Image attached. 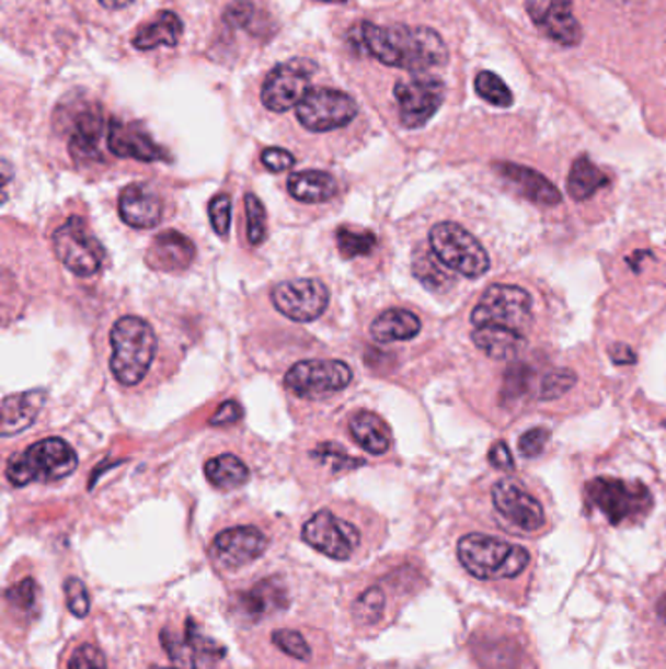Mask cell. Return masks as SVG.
<instances>
[{
	"label": "cell",
	"mask_w": 666,
	"mask_h": 669,
	"mask_svg": "<svg viewBox=\"0 0 666 669\" xmlns=\"http://www.w3.org/2000/svg\"><path fill=\"white\" fill-rule=\"evenodd\" d=\"M352 36L366 54L397 69L423 72L448 61V47L433 27L376 26L361 22Z\"/></svg>",
	"instance_id": "cell-1"
},
{
	"label": "cell",
	"mask_w": 666,
	"mask_h": 669,
	"mask_svg": "<svg viewBox=\"0 0 666 669\" xmlns=\"http://www.w3.org/2000/svg\"><path fill=\"white\" fill-rule=\"evenodd\" d=\"M110 371L114 378L124 386L141 384L157 354V334L151 324L141 317H122L110 331Z\"/></svg>",
	"instance_id": "cell-2"
},
{
	"label": "cell",
	"mask_w": 666,
	"mask_h": 669,
	"mask_svg": "<svg viewBox=\"0 0 666 669\" xmlns=\"http://www.w3.org/2000/svg\"><path fill=\"white\" fill-rule=\"evenodd\" d=\"M458 558L473 578L491 581L520 576L530 564V552L496 536L471 533L461 536Z\"/></svg>",
	"instance_id": "cell-3"
},
{
	"label": "cell",
	"mask_w": 666,
	"mask_h": 669,
	"mask_svg": "<svg viewBox=\"0 0 666 669\" xmlns=\"http://www.w3.org/2000/svg\"><path fill=\"white\" fill-rule=\"evenodd\" d=\"M79 466V456L64 439H44L24 453L10 456L7 478L12 486L24 488L32 481H57L71 476Z\"/></svg>",
	"instance_id": "cell-4"
},
{
	"label": "cell",
	"mask_w": 666,
	"mask_h": 669,
	"mask_svg": "<svg viewBox=\"0 0 666 669\" xmlns=\"http://www.w3.org/2000/svg\"><path fill=\"white\" fill-rule=\"evenodd\" d=\"M586 496L613 526L640 521L653 506L651 491L640 481L631 484L623 479L596 478L586 484Z\"/></svg>",
	"instance_id": "cell-5"
},
{
	"label": "cell",
	"mask_w": 666,
	"mask_h": 669,
	"mask_svg": "<svg viewBox=\"0 0 666 669\" xmlns=\"http://www.w3.org/2000/svg\"><path fill=\"white\" fill-rule=\"evenodd\" d=\"M430 249L446 269L468 279L483 276L491 267L485 247L453 222H441L430 229Z\"/></svg>",
	"instance_id": "cell-6"
},
{
	"label": "cell",
	"mask_w": 666,
	"mask_h": 669,
	"mask_svg": "<svg viewBox=\"0 0 666 669\" xmlns=\"http://www.w3.org/2000/svg\"><path fill=\"white\" fill-rule=\"evenodd\" d=\"M475 327L498 326L523 333L531 324V296L513 284H493L471 314Z\"/></svg>",
	"instance_id": "cell-7"
},
{
	"label": "cell",
	"mask_w": 666,
	"mask_h": 669,
	"mask_svg": "<svg viewBox=\"0 0 666 669\" xmlns=\"http://www.w3.org/2000/svg\"><path fill=\"white\" fill-rule=\"evenodd\" d=\"M352 368L343 361H301L289 368L284 384L301 399H323L348 388Z\"/></svg>",
	"instance_id": "cell-8"
},
{
	"label": "cell",
	"mask_w": 666,
	"mask_h": 669,
	"mask_svg": "<svg viewBox=\"0 0 666 669\" xmlns=\"http://www.w3.org/2000/svg\"><path fill=\"white\" fill-rule=\"evenodd\" d=\"M57 259L77 276H94L104 263V247L84 226L81 217L67 219L54 234Z\"/></svg>",
	"instance_id": "cell-9"
},
{
	"label": "cell",
	"mask_w": 666,
	"mask_h": 669,
	"mask_svg": "<svg viewBox=\"0 0 666 669\" xmlns=\"http://www.w3.org/2000/svg\"><path fill=\"white\" fill-rule=\"evenodd\" d=\"M296 114L299 124L306 129L323 134L348 126L352 120L358 116V104L346 92L334 89H311L307 92L306 99L299 102Z\"/></svg>",
	"instance_id": "cell-10"
},
{
	"label": "cell",
	"mask_w": 666,
	"mask_h": 669,
	"mask_svg": "<svg viewBox=\"0 0 666 669\" xmlns=\"http://www.w3.org/2000/svg\"><path fill=\"white\" fill-rule=\"evenodd\" d=\"M303 541L311 548L333 560H351L360 548V531L343 517L334 515L329 509L317 511L303 525Z\"/></svg>",
	"instance_id": "cell-11"
},
{
	"label": "cell",
	"mask_w": 666,
	"mask_h": 669,
	"mask_svg": "<svg viewBox=\"0 0 666 669\" xmlns=\"http://www.w3.org/2000/svg\"><path fill=\"white\" fill-rule=\"evenodd\" d=\"M315 69V64L309 59H291L274 67L262 84V104L272 112L298 109L299 102L311 91V77Z\"/></svg>",
	"instance_id": "cell-12"
},
{
	"label": "cell",
	"mask_w": 666,
	"mask_h": 669,
	"mask_svg": "<svg viewBox=\"0 0 666 669\" xmlns=\"http://www.w3.org/2000/svg\"><path fill=\"white\" fill-rule=\"evenodd\" d=\"M395 100L399 104V118L409 129L423 127L444 102L446 87L436 77H413L395 84Z\"/></svg>",
	"instance_id": "cell-13"
},
{
	"label": "cell",
	"mask_w": 666,
	"mask_h": 669,
	"mask_svg": "<svg viewBox=\"0 0 666 669\" xmlns=\"http://www.w3.org/2000/svg\"><path fill=\"white\" fill-rule=\"evenodd\" d=\"M329 288L317 279L282 282L272 290V304L291 321H315L329 308Z\"/></svg>",
	"instance_id": "cell-14"
},
{
	"label": "cell",
	"mask_w": 666,
	"mask_h": 669,
	"mask_svg": "<svg viewBox=\"0 0 666 669\" xmlns=\"http://www.w3.org/2000/svg\"><path fill=\"white\" fill-rule=\"evenodd\" d=\"M493 506L498 515L523 533H538L546 525L540 501L513 479H501L493 488Z\"/></svg>",
	"instance_id": "cell-15"
},
{
	"label": "cell",
	"mask_w": 666,
	"mask_h": 669,
	"mask_svg": "<svg viewBox=\"0 0 666 669\" xmlns=\"http://www.w3.org/2000/svg\"><path fill=\"white\" fill-rule=\"evenodd\" d=\"M268 548V538L256 526H233L219 533L211 546V554L217 564L227 570L243 568L251 562L259 560Z\"/></svg>",
	"instance_id": "cell-16"
},
{
	"label": "cell",
	"mask_w": 666,
	"mask_h": 669,
	"mask_svg": "<svg viewBox=\"0 0 666 669\" xmlns=\"http://www.w3.org/2000/svg\"><path fill=\"white\" fill-rule=\"evenodd\" d=\"M531 20L559 46L575 47L583 39V30L573 14V0H550L546 7L528 4Z\"/></svg>",
	"instance_id": "cell-17"
},
{
	"label": "cell",
	"mask_w": 666,
	"mask_h": 669,
	"mask_svg": "<svg viewBox=\"0 0 666 669\" xmlns=\"http://www.w3.org/2000/svg\"><path fill=\"white\" fill-rule=\"evenodd\" d=\"M108 149L122 159H136L145 163L164 159L161 147L154 144L147 132L137 124H124L119 120L110 122Z\"/></svg>",
	"instance_id": "cell-18"
},
{
	"label": "cell",
	"mask_w": 666,
	"mask_h": 669,
	"mask_svg": "<svg viewBox=\"0 0 666 669\" xmlns=\"http://www.w3.org/2000/svg\"><path fill=\"white\" fill-rule=\"evenodd\" d=\"M119 216L127 226L151 229L161 224V199L147 184H129L119 196Z\"/></svg>",
	"instance_id": "cell-19"
},
{
	"label": "cell",
	"mask_w": 666,
	"mask_h": 669,
	"mask_svg": "<svg viewBox=\"0 0 666 669\" xmlns=\"http://www.w3.org/2000/svg\"><path fill=\"white\" fill-rule=\"evenodd\" d=\"M196 257V247L179 231H162L147 251V263L157 271H186Z\"/></svg>",
	"instance_id": "cell-20"
},
{
	"label": "cell",
	"mask_w": 666,
	"mask_h": 669,
	"mask_svg": "<svg viewBox=\"0 0 666 669\" xmlns=\"http://www.w3.org/2000/svg\"><path fill=\"white\" fill-rule=\"evenodd\" d=\"M496 172L505 181L514 184V189L524 194L526 199L540 204V206H558L561 194L543 174L533 171L530 167L516 163H496Z\"/></svg>",
	"instance_id": "cell-21"
},
{
	"label": "cell",
	"mask_w": 666,
	"mask_h": 669,
	"mask_svg": "<svg viewBox=\"0 0 666 669\" xmlns=\"http://www.w3.org/2000/svg\"><path fill=\"white\" fill-rule=\"evenodd\" d=\"M44 389H32L24 394H14L2 401V436L22 433L36 421L37 413L46 404Z\"/></svg>",
	"instance_id": "cell-22"
},
{
	"label": "cell",
	"mask_w": 666,
	"mask_h": 669,
	"mask_svg": "<svg viewBox=\"0 0 666 669\" xmlns=\"http://www.w3.org/2000/svg\"><path fill=\"white\" fill-rule=\"evenodd\" d=\"M423 324L413 311L409 309L393 308L383 311L381 316L374 319L369 327V334L378 343H395V341H409L421 333Z\"/></svg>",
	"instance_id": "cell-23"
},
{
	"label": "cell",
	"mask_w": 666,
	"mask_h": 669,
	"mask_svg": "<svg viewBox=\"0 0 666 669\" xmlns=\"http://www.w3.org/2000/svg\"><path fill=\"white\" fill-rule=\"evenodd\" d=\"M351 433L366 453L376 456L388 453L393 443V434L388 423L371 411H358L352 416Z\"/></svg>",
	"instance_id": "cell-24"
},
{
	"label": "cell",
	"mask_w": 666,
	"mask_h": 669,
	"mask_svg": "<svg viewBox=\"0 0 666 669\" xmlns=\"http://www.w3.org/2000/svg\"><path fill=\"white\" fill-rule=\"evenodd\" d=\"M471 339L478 349L495 361L513 359L526 344L523 333L498 326L475 327Z\"/></svg>",
	"instance_id": "cell-25"
},
{
	"label": "cell",
	"mask_w": 666,
	"mask_h": 669,
	"mask_svg": "<svg viewBox=\"0 0 666 669\" xmlns=\"http://www.w3.org/2000/svg\"><path fill=\"white\" fill-rule=\"evenodd\" d=\"M184 24L174 12H161L153 22L139 27L134 37V47L151 52L154 47H174L181 42Z\"/></svg>",
	"instance_id": "cell-26"
},
{
	"label": "cell",
	"mask_w": 666,
	"mask_h": 669,
	"mask_svg": "<svg viewBox=\"0 0 666 669\" xmlns=\"http://www.w3.org/2000/svg\"><path fill=\"white\" fill-rule=\"evenodd\" d=\"M338 191L333 174L324 171L294 172L289 177L288 192L303 204H321L334 199Z\"/></svg>",
	"instance_id": "cell-27"
},
{
	"label": "cell",
	"mask_w": 666,
	"mask_h": 669,
	"mask_svg": "<svg viewBox=\"0 0 666 669\" xmlns=\"http://www.w3.org/2000/svg\"><path fill=\"white\" fill-rule=\"evenodd\" d=\"M284 605H286V588L278 578L264 579L251 591H244L239 599V606L251 619L271 615Z\"/></svg>",
	"instance_id": "cell-28"
},
{
	"label": "cell",
	"mask_w": 666,
	"mask_h": 669,
	"mask_svg": "<svg viewBox=\"0 0 666 669\" xmlns=\"http://www.w3.org/2000/svg\"><path fill=\"white\" fill-rule=\"evenodd\" d=\"M104 132V120L100 110H84L81 112L71 134V154L74 159H94L99 157L100 137Z\"/></svg>",
	"instance_id": "cell-29"
},
{
	"label": "cell",
	"mask_w": 666,
	"mask_h": 669,
	"mask_svg": "<svg viewBox=\"0 0 666 669\" xmlns=\"http://www.w3.org/2000/svg\"><path fill=\"white\" fill-rule=\"evenodd\" d=\"M204 472L207 481L221 491L241 488L251 478V470L246 468V464L234 454H221L207 461Z\"/></svg>",
	"instance_id": "cell-30"
},
{
	"label": "cell",
	"mask_w": 666,
	"mask_h": 669,
	"mask_svg": "<svg viewBox=\"0 0 666 669\" xmlns=\"http://www.w3.org/2000/svg\"><path fill=\"white\" fill-rule=\"evenodd\" d=\"M610 184V179L588 157H578L569 172L567 191L576 202L593 199Z\"/></svg>",
	"instance_id": "cell-31"
},
{
	"label": "cell",
	"mask_w": 666,
	"mask_h": 669,
	"mask_svg": "<svg viewBox=\"0 0 666 669\" xmlns=\"http://www.w3.org/2000/svg\"><path fill=\"white\" fill-rule=\"evenodd\" d=\"M414 276L423 282L428 290H444L453 284V276L444 269L438 257L430 251H418L413 259Z\"/></svg>",
	"instance_id": "cell-32"
},
{
	"label": "cell",
	"mask_w": 666,
	"mask_h": 669,
	"mask_svg": "<svg viewBox=\"0 0 666 669\" xmlns=\"http://www.w3.org/2000/svg\"><path fill=\"white\" fill-rule=\"evenodd\" d=\"M336 243H338V251L344 259H354V257L371 253L374 247L378 245V237L374 236L371 231H364V229L341 227L336 231Z\"/></svg>",
	"instance_id": "cell-33"
},
{
	"label": "cell",
	"mask_w": 666,
	"mask_h": 669,
	"mask_svg": "<svg viewBox=\"0 0 666 669\" xmlns=\"http://www.w3.org/2000/svg\"><path fill=\"white\" fill-rule=\"evenodd\" d=\"M386 611V593L379 588H369L361 593L360 598L356 599L352 615L354 621L361 626L369 624H378Z\"/></svg>",
	"instance_id": "cell-34"
},
{
	"label": "cell",
	"mask_w": 666,
	"mask_h": 669,
	"mask_svg": "<svg viewBox=\"0 0 666 669\" xmlns=\"http://www.w3.org/2000/svg\"><path fill=\"white\" fill-rule=\"evenodd\" d=\"M475 91L481 99L498 109H508L513 104V92L506 87V82L491 71H481L475 79Z\"/></svg>",
	"instance_id": "cell-35"
},
{
	"label": "cell",
	"mask_w": 666,
	"mask_h": 669,
	"mask_svg": "<svg viewBox=\"0 0 666 669\" xmlns=\"http://www.w3.org/2000/svg\"><path fill=\"white\" fill-rule=\"evenodd\" d=\"M244 208H246V237L249 243L259 247L266 239V209L262 206L261 200L256 194L244 196Z\"/></svg>",
	"instance_id": "cell-36"
},
{
	"label": "cell",
	"mask_w": 666,
	"mask_h": 669,
	"mask_svg": "<svg viewBox=\"0 0 666 669\" xmlns=\"http://www.w3.org/2000/svg\"><path fill=\"white\" fill-rule=\"evenodd\" d=\"M575 382L576 374L573 371H569V368H558V371L550 372L541 381L540 399H543V401L559 399L575 386Z\"/></svg>",
	"instance_id": "cell-37"
},
{
	"label": "cell",
	"mask_w": 666,
	"mask_h": 669,
	"mask_svg": "<svg viewBox=\"0 0 666 669\" xmlns=\"http://www.w3.org/2000/svg\"><path fill=\"white\" fill-rule=\"evenodd\" d=\"M272 643L278 646L279 650L288 654L296 660H309L311 648L307 644L306 638L298 631H289V628H278L272 633Z\"/></svg>",
	"instance_id": "cell-38"
},
{
	"label": "cell",
	"mask_w": 666,
	"mask_h": 669,
	"mask_svg": "<svg viewBox=\"0 0 666 669\" xmlns=\"http://www.w3.org/2000/svg\"><path fill=\"white\" fill-rule=\"evenodd\" d=\"M64 589L67 606H69L72 615L84 619L91 613V598H89V591H87V586L82 583V579H65Z\"/></svg>",
	"instance_id": "cell-39"
},
{
	"label": "cell",
	"mask_w": 666,
	"mask_h": 669,
	"mask_svg": "<svg viewBox=\"0 0 666 669\" xmlns=\"http://www.w3.org/2000/svg\"><path fill=\"white\" fill-rule=\"evenodd\" d=\"M69 669H108V661L99 646L82 644L72 654Z\"/></svg>",
	"instance_id": "cell-40"
},
{
	"label": "cell",
	"mask_w": 666,
	"mask_h": 669,
	"mask_svg": "<svg viewBox=\"0 0 666 669\" xmlns=\"http://www.w3.org/2000/svg\"><path fill=\"white\" fill-rule=\"evenodd\" d=\"M209 219L217 236L227 237L231 227V199L227 194H217L209 202Z\"/></svg>",
	"instance_id": "cell-41"
},
{
	"label": "cell",
	"mask_w": 666,
	"mask_h": 669,
	"mask_svg": "<svg viewBox=\"0 0 666 669\" xmlns=\"http://www.w3.org/2000/svg\"><path fill=\"white\" fill-rule=\"evenodd\" d=\"M37 598V586L36 581L32 578L22 579L16 586L7 591V599H9L12 605L22 611H30L36 605Z\"/></svg>",
	"instance_id": "cell-42"
},
{
	"label": "cell",
	"mask_w": 666,
	"mask_h": 669,
	"mask_svg": "<svg viewBox=\"0 0 666 669\" xmlns=\"http://www.w3.org/2000/svg\"><path fill=\"white\" fill-rule=\"evenodd\" d=\"M548 441H550V431L543 429V427H533V429L526 431V433L520 436L518 449H520V453H523L526 458H536V456H540V454L543 453V449H546Z\"/></svg>",
	"instance_id": "cell-43"
},
{
	"label": "cell",
	"mask_w": 666,
	"mask_h": 669,
	"mask_svg": "<svg viewBox=\"0 0 666 669\" xmlns=\"http://www.w3.org/2000/svg\"><path fill=\"white\" fill-rule=\"evenodd\" d=\"M259 10L254 7L253 2L249 0H237L229 9H227L226 20L231 26L251 27L254 26V22L259 19Z\"/></svg>",
	"instance_id": "cell-44"
},
{
	"label": "cell",
	"mask_w": 666,
	"mask_h": 669,
	"mask_svg": "<svg viewBox=\"0 0 666 669\" xmlns=\"http://www.w3.org/2000/svg\"><path fill=\"white\" fill-rule=\"evenodd\" d=\"M162 644L166 651L171 654V660L174 666L181 669H194V656L190 654L188 643H181L174 636H169V633H162Z\"/></svg>",
	"instance_id": "cell-45"
},
{
	"label": "cell",
	"mask_w": 666,
	"mask_h": 669,
	"mask_svg": "<svg viewBox=\"0 0 666 669\" xmlns=\"http://www.w3.org/2000/svg\"><path fill=\"white\" fill-rule=\"evenodd\" d=\"M262 165L272 172L288 171L296 165V157L286 149L268 147V149L262 151Z\"/></svg>",
	"instance_id": "cell-46"
},
{
	"label": "cell",
	"mask_w": 666,
	"mask_h": 669,
	"mask_svg": "<svg viewBox=\"0 0 666 669\" xmlns=\"http://www.w3.org/2000/svg\"><path fill=\"white\" fill-rule=\"evenodd\" d=\"M528 378H530V371L524 364H516L514 368L506 372L503 396L518 398L524 389H526V386H528Z\"/></svg>",
	"instance_id": "cell-47"
},
{
	"label": "cell",
	"mask_w": 666,
	"mask_h": 669,
	"mask_svg": "<svg viewBox=\"0 0 666 669\" xmlns=\"http://www.w3.org/2000/svg\"><path fill=\"white\" fill-rule=\"evenodd\" d=\"M188 626H186V643L198 650L206 651V654H226V650L221 646H217L211 638H206L204 634L199 633L196 623L190 619Z\"/></svg>",
	"instance_id": "cell-48"
},
{
	"label": "cell",
	"mask_w": 666,
	"mask_h": 669,
	"mask_svg": "<svg viewBox=\"0 0 666 669\" xmlns=\"http://www.w3.org/2000/svg\"><path fill=\"white\" fill-rule=\"evenodd\" d=\"M241 416H243L241 406H239L237 401H233V399H227V401H223V404L219 406V409L214 413V417L209 419V426H233L234 421L241 419Z\"/></svg>",
	"instance_id": "cell-49"
},
{
	"label": "cell",
	"mask_w": 666,
	"mask_h": 669,
	"mask_svg": "<svg viewBox=\"0 0 666 669\" xmlns=\"http://www.w3.org/2000/svg\"><path fill=\"white\" fill-rule=\"evenodd\" d=\"M489 461L501 470H513L514 468L513 454L508 451L505 441L493 444V449L489 451Z\"/></svg>",
	"instance_id": "cell-50"
},
{
	"label": "cell",
	"mask_w": 666,
	"mask_h": 669,
	"mask_svg": "<svg viewBox=\"0 0 666 669\" xmlns=\"http://www.w3.org/2000/svg\"><path fill=\"white\" fill-rule=\"evenodd\" d=\"M610 356H612L613 364H620V366L633 364V362L638 361V356L631 351L630 347L621 343L613 344L612 349H610Z\"/></svg>",
	"instance_id": "cell-51"
},
{
	"label": "cell",
	"mask_w": 666,
	"mask_h": 669,
	"mask_svg": "<svg viewBox=\"0 0 666 669\" xmlns=\"http://www.w3.org/2000/svg\"><path fill=\"white\" fill-rule=\"evenodd\" d=\"M100 4L104 7V9L108 10H122L129 7V4H134L136 0H99Z\"/></svg>",
	"instance_id": "cell-52"
},
{
	"label": "cell",
	"mask_w": 666,
	"mask_h": 669,
	"mask_svg": "<svg viewBox=\"0 0 666 669\" xmlns=\"http://www.w3.org/2000/svg\"><path fill=\"white\" fill-rule=\"evenodd\" d=\"M657 613L661 616V621L666 624V593L663 598L658 599Z\"/></svg>",
	"instance_id": "cell-53"
},
{
	"label": "cell",
	"mask_w": 666,
	"mask_h": 669,
	"mask_svg": "<svg viewBox=\"0 0 666 669\" xmlns=\"http://www.w3.org/2000/svg\"><path fill=\"white\" fill-rule=\"evenodd\" d=\"M323 2H346V0H323Z\"/></svg>",
	"instance_id": "cell-54"
}]
</instances>
